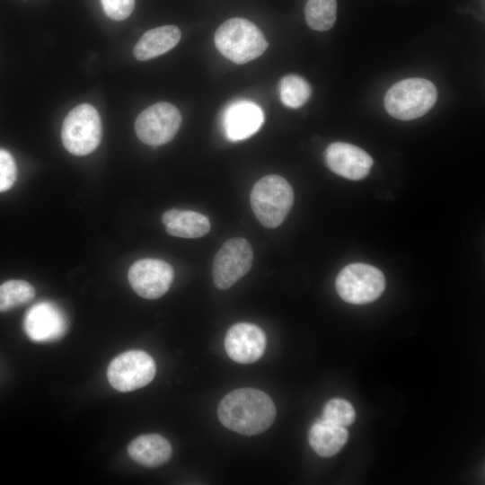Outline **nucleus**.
<instances>
[{"label":"nucleus","mask_w":485,"mask_h":485,"mask_svg":"<svg viewBox=\"0 0 485 485\" xmlns=\"http://www.w3.org/2000/svg\"><path fill=\"white\" fill-rule=\"evenodd\" d=\"M250 201L260 223L267 228H275L283 223L289 213L294 202V192L285 178L270 174L256 182Z\"/></svg>","instance_id":"nucleus-3"},{"label":"nucleus","mask_w":485,"mask_h":485,"mask_svg":"<svg viewBox=\"0 0 485 485\" xmlns=\"http://www.w3.org/2000/svg\"><path fill=\"white\" fill-rule=\"evenodd\" d=\"M153 357L143 350H128L114 357L107 369L110 384L127 392L147 385L155 375Z\"/></svg>","instance_id":"nucleus-7"},{"label":"nucleus","mask_w":485,"mask_h":485,"mask_svg":"<svg viewBox=\"0 0 485 485\" xmlns=\"http://www.w3.org/2000/svg\"><path fill=\"white\" fill-rule=\"evenodd\" d=\"M166 232L177 237L198 238L210 231V223L202 214L180 209H169L162 216Z\"/></svg>","instance_id":"nucleus-17"},{"label":"nucleus","mask_w":485,"mask_h":485,"mask_svg":"<svg viewBox=\"0 0 485 485\" xmlns=\"http://www.w3.org/2000/svg\"><path fill=\"white\" fill-rule=\"evenodd\" d=\"M181 31L174 25H164L146 31L135 45L137 59L145 61L158 57L174 48L181 40Z\"/></svg>","instance_id":"nucleus-16"},{"label":"nucleus","mask_w":485,"mask_h":485,"mask_svg":"<svg viewBox=\"0 0 485 485\" xmlns=\"http://www.w3.org/2000/svg\"><path fill=\"white\" fill-rule=\"evenodd\" d=\"M172 445L158 434H145L134 438L128 445L129 456L146 467H157L172 457Z\"/></svg>","instance_id":"nucleus-15"},{"label":"nucleus","mask_w":485,"mask_h":485,"mask_svg":"<svg viewBox=\"0 0 485 485\" xmlns=\"http://www.w3.org/2000/svg\"><path fill=\"white\" fill-rule=\"evenodd\" d=\"M174 271L164 260L141 259L131 265L128 278L133 290L146 299H156L163 295L171 287Z\"/></svg>","instance_id":"nucleus-11"},{"label":"nucleus","mask_w":485,"mask_h":485,"mask_svg":"<svg viewBox=\"0 0 485 485\" xmlns=\"http://www.w3.org/2000/svg\"><path fill=\"white\" fill-rule=\"evenodd\" d=\"M181 123L179 110L169 102H157L144 110L135 121V131L140 141L160 146L171 141Z\"/></svg>","instance_id":"nucleus-8"},{"label":"nucleus","mask_w":485,"mask_h":485,"mask_svg":"<svg viewBox=\"0 0 485 485\" xmlns=\"http://www.w3.org/2000/svg\"><path fill=\"white\" fill-rule=\"evenodd\" d=\"M311 95L309 84L297 75H287L279 82V97L282 103L292 109L303 106Z\"/></svg>","instance_id":"nucleus-20"},{"label":"nucleus","mask_w":485,"mask_h":485,"mask_svg":"<svg viewBox=\"0 0 485 485\" xmlns=\"http://www.w3.org/2000/svg\"><path fill=\"white\" fill-rule=\"evenodd\" d=\"M307 25L318 31L330 30L337 18L336 0H307L304 7Z\"/></svg>","instance_id":"nucleus-19"},{"label":"nucleus","mask_w":485,"mask_h":485,"mask_svg":"<svg viewBox=\"0 0 485 485\" xmlns=\"http://www.w3.org/2000/svg\"><path fill=\"white\" fill-rule=\"evenodd\" d=\"M17 168L12 154L0 149V192L9 190L16 180Z\"/></svg>","instance_id":"nucleus-23"},{"label":"nucleus","mask_w":485,"mask_h":485,"mask_svg":"<svg viewBox=\"0 0 485 485\" xmlns=\"http://www.w3.org/2000/svg\"><path fill=\"white\" fill-rule=\"evenodd\" d=\"M348 432L344 427L337 426L322 419L310 428L308 441L313 450L322 457L335 455L344 446Z\"/></svg>","instance_id":"nucleus-18"},{"label":"nucleus","mask_w":485,"mask_h":485,"mask_svg":"<svg viewBox=\"0 0 485 485\" xmlns=\"http://www.w3.org/2000/svg\"><path fill=\"white\" fill-rule=\"evenodd\" d=\"M322 419L337 426L346 428L354 422L356 412L349 401L340 398H334L325 404Z\"/></svg>","instance_id":"nucleus-22"},{"label":"nucleus","mask_w":485,"mask_h":485,"mask_svg":"<svg viewBox=\"0 0 485 485\" xmlns=\"http://www.w3.org/2000/svg\"><path fill=\"white\" fill-rule=\"evenodd\" d=\"M266 335L259 326L238 322L227 331L225 348L234 361L250 364L261 357L266 348Z\"/></svg>","instance_id":"nucleus-12"},{"label":"nucleus","mask_w":485,"mask_h":485,"mask_svg":"<svg viewBox=\"0 0 485 485\" xmlns=\"http://www.w3.org/2000/svg\"><path fill=\"white\" fill-rule=\"evenodd\" d=\"M276 407L264 392L254 388H239L230 392L220 401L217 416L227 428L245 436L267 430L276 418Z\"/></svg>","instance_id":"nucleus-1"},{"label":"nucleus","mask_w":485,"mask_h":485,"mask_svg":"<svg viewBox=\"0 0 485 485\" xmlns=\"http://www.w3.org/2000/svg\"><path fill=\"white\" fill-rule=\"evenodd\" d=\"M35 295L34 287L24 280L13 279L0 285V312H6L29 303Z\"/></svg>","instance_id":"nucleus-21"},{"label":"nucleus","mask_w":485,"mask_h":485,"mask_svg":"<svg viewBox=\"0 0 485 485\" xmlns=\"http://www.w3.org/2000/svg\"><path fill=\"white\" fill-rule=\"evenodd\" d=\"M23 329L34 342L48 343L63 338L68 330V320L63 310L49 301L32 305L25 313Z\"/></svg>","instance_id":"nucleus-10"},{"label":"nucleus","mask_w":485,"mask_h":485,"mask_svg":"<svg viewBox=\"0 0 485 485\" xmlns=\"http://www.w3.org/2000/svg\"><path fill=\"white\" fill-rule=\"evenodd\" d=\"M329 168L340 176L358 181L365 178L373 165L372 157L362 148L344 142H334L326 149Z\"/></svg>","instance_id":"nucleus-13"},{"label":"nucleus","mask_w":485,"mask_h":485,"mask_svg":"<svg viewBox=\"0 0 485 485\" xmlns=\"http://www.w3.org/2000/svg\"><path fill=\"white\" fill-rule=\"evenodd\" d=\"M436 99L437 91L433 83L424 78H407L388 89L384 107L393 118L410 120L425 115Z\"/></svg>","instance_id":"nucleus-4"},{"label":"nucleus","mask_w":485,"mask_h":485,"mask_svg":"<svg viewBox=\"0 0 485 485\" xmlns=\"http://www.w3.org/2000/svg\"><path fill=\"white\" fill-rule=\"evenodd\" d=\"M102 135L101 120L97 110L88 103L75 107L65 118L61 139L72 154L83 156L93 152Z\"/></svg>","instance_id":"nucleus-5"},{"label":"nucleus","mask_w":485,"mask_h":485,"mask_svg":"<svg viewBox=\"0 0 485 485\" xmlns=\"http://www.w3.org/2000/svg\"><path fill=\"white\" fill-rule=\"evenodd\" d=\"M253 251L243 238L227 240L213 261V281L221 290L231 287L251 269Z\"/></svg>","instance_id":"nucleus-9"},{"label":"nucleus","mask_w":485,"mask_h":485,"mask_svg":"<svg viewBox=\"0 0 485 485\" xmlns=\"http://www.w3.org/2000/svg\"><path fill=\"white\" fill-rule=\"evenodd\" d=\"M264 122L261 108L251 101L231 103L223 115L225 134L231 141L246 139L255 134Z\"/></svg>","instance_id":"nucleus-14"},{"label":"nucleus","mask_w":485,"mask_h":485,"mask_svg":"<svg viewBox=\"0 0 485 485\" xmlns=\"http://www.w3.org/2000/svg\"><path fill=\"white\" fill-rule=\"evenodd\" d=\"M215 44L220 53L235 64H245L260 57L267 48L261 31L244 18H231L215 33Z\"/></svg>","instance_id":"nucleus-2"},{"label":"nucleus","mask_w":485,"mask_h":485,"mask_svg":"<svg viewBox=\"0 0 485 485\" xmlns=\"http://www.w3.org/2000/svg\"><path fill=\"white\" fill-rule=\"evenodd\" d=\"M103 12L111 20L123 21L133 12L135 0H100Z\"/></svg>","instance_id":"nucleus-24"},{"label":"nucleus","mask_w":485,"mask_h":485,"mask_svg":"<svg viewBox=\"0 0 485 485\" xmlns=\"http://www.w3.org/2000/svg\"><path fill=\"white\" fill-rule=\"evenodd\" d=\"M339 295L347 303L365 304L376 300L384 292L385 278L377 268L365 263L344 267L335 281Z\"/></svg>","instance_id":"nucleus-6"}]
</instances>
